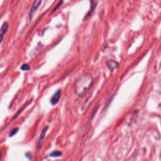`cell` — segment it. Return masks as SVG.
I'll return each mask as SVG.
<instances>
[{"label": "cell", "mask_w": 161, "mask_h": 161, "mask_svg": "<svg viewBox=\"0 0 161 161\" xmlns=\"http://www.w3.org/2000/svg\"><path fill=\"white\" fill-rule=\"evenodd\" d=\"M93 82V78L89 74H86L76 80L74 85L76 94L79 97L83 96L91 88Z\"/></svg>", "instance_id": "obj_1"}, {"label": "cell", "mask_w": 161, "mask_h": 161, "mask_svg": "<svg viewBox=\"0 0 161 161\" xmlns=\"http://www.w3.org/2000/svg\"><path fill=\"white\" fill-rule=\"evenodd\" d=\"M48 130H49V127L47 126L46 127H44V129L41 131V133L39 137V139H38L37 146V149L38 150H39L41 149L42 146V144H43V142L44 140V138H45V136H46V133L47 132Z\"/></svg>", "instance_id": "obj_2"}, {"label": "cell", "mask_w": 161, "mask_h": 161, "mask_svg": "<svg viewBox=\"0 0 161 161\" xmlns=\"http://www.w3.org/2000/svg\"><path fill=\"white\" fill-rule=\"evenodd\" d=\"M42 3V0H35L33 5H32V7L30 8V12L28 13V17L30 20H31L32 17L34 14V13L37 11V9L39 7Z\"/></svg>", "instance_id": "obj_3"}, {"label": "cell", "mask_w": 161, "mask_h": 161, "mask_svg": "<svg viewBox=\"0 0 161 161\" xmlns=\"http://www.w3.org/2000/svg\"><path fill=\"white\" fill-rule=\"evenodd\" d=\"M89 1H90V8L89 9V11L88 12V13L86 14L85 19L88 18L92 15L93 12L95 11V8H96V6L98 5V0H89Z\"/></svg>", "instance_id": "obj_4"}, {"label": "cell", "mask_w": 161, "mask_h": 161, "mask_svg": "<svg viewBox=\"0 0 161 161\" xmlns=\"http://www.w3.org/2000/svg\"><path fill=\"white\" fill-rule=\"evenodd\" d=\"M61 93H62L61 89H59L57 90L56 93L53 95L52 98L50 99V103H52V105H56L58 103V102L59 101L61 96Z\"/></svg>", "instance_id": "obj_5"}, {"label": "cell", "mask_w": 161, "mask_h": 161, "mask_svg": "<svg viewBox=\"0 0 161 161\" xmlns=\"http://www.w3.org/2000/svg\"><path fill=\"white\" fill-rule=\"evenodd\" d=\"M107 66L109 69L113 70L118 67V63L114 60H109L107 62Z\"/></svg>", "instance_id": "obj_6"}, {"label": "cell", "mask_w": 161, "mask_h": 161, "mask_svg": "<svg viewBox=\"0 0 161 161\" xmlns=\"http://www.w3.org/2000/svg\"><path fill=\"white\" fill-rule=\"evenodd\" d=\"M8 27H9V24L8 23H7V22H5V23H3V24L2 25L1 28V34H0V36H1V40H1V42H2L3 40L4 35L7 32Z\"/></svg>", "instance_id": "obj_7"}, {"label": "cell", "mask_w": 161, "mask_h": 161, "mask_svg": "<svg viewBox=\"0 0 161 161\" xmlns=\"http://www.w3.org/2000/svg\"><path fill=\"white\" fill-rule=\"evenodd\" d=\"M62 153L60 152V151H54V152L50 153L49 156L52 157H59L60 156H62Z\"/></svg>", "instance_id": "obj_8"}, {"label": "cell", "mask_w": 161, "mask_h": 161, "mask_svg": "<svg viewBox=\"0 0 161 161\" xmlns=\"http://www.w3.org/2000/svg\"><path fill=\"white\" fill-rule=\"evenodd\" d=\"M19 129L18 128H13V129L11 130L10 131V132H9V137H13V136H14V135L17 133Z\"/></svg>", "instance_id": "obj_9"}, {"label": "cell", "mask_w": 161, "mask_h": 161, "mask_svg": "<svg viewBox=\"0 0 161 161\" xmlns=\"http://www.w3.org/2000/svg\"><path fill=\"white\" fill-rule=\"evenodd\" d=\"M21 69L22 70H28L30 69V67L28 64H23L21 67Z\"/></svg>", "instance_id": "obj_10"}, {"label": "cell", "mask_w": 161, "mask_h": 161, "mask_svg": "<svg viewBox=\"0 0 161 161\" xmlns=\"http://www.w3.org/2000/svg\"><path fill=\"white\" fill-rule=\"evenodd\" d=\"M62 3H63V1L62 0H60V1L59 2V3H58V4L57 5V6H56V7H55L54 8V9H53V11H52V13H54V11H56L57 9L59 8L60 6L62 5Z\"/></svg>", "instance_id": "obj_11"}]
</instances>
